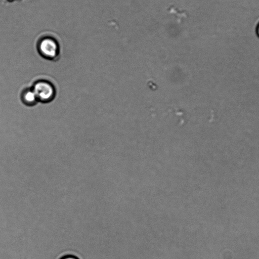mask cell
<instances>
[{
    "instance_id": "obj_1",
    "label": "cell",
    "mask_w": 259,
    "mask_h": 259,
    "mask_svg": "<svg viewBox=\"0 0 259 259\" xmlns=\"http://www.w3.org/2000/svg\"><path fill=\"white\" fill-rule=\"evenodd\" d=\"M38 101L48 103L52 101L55 96L54 85L49 81L40 80L35 82L32 88Z\"/></svg>"
},
{
    "instance_id": "obj_2",
    "label": "cell",
    "mask_w": 259,
    "mask_h": 259,
    "mask_svg": "<svg viewBox=\"0 0 259 259\" xmlns=\"http://www.w3.org/2000/svg\"><path fill=\"white\" fill-rule=\"evenodd\" d=\"M39 51L44 57L53 59L56 57L58 54V46L53 40L46 38L40 42Z\"/></svg>"
},
{
    "instance_id": "obj_3",
    "label": "cell",
    "mask_w": 259,
    "mask_h": 259,
    "mask_svg": "<svg viewBox=\"0 0 259 259\" xmlns=\"http://www.w3.org/2000/svg\"><path fill=\"white\" fill-rule=\"evenodd\" d=\"M21 98L22 102L27 106H33L38 101L32 89L24 90L21 94Z\"/></svg>"
},
{
    "instance_id": "obj_4",
    "label": "cell",
    "mask_w": 259,
    "mask_h": 259,
    "mask_svg": "<svg viewBox=\"0 0 259 259\" xmlns=\"http://www.w3.org/2000/svg\"><path fill=\"white\" fill-rule=\"evenodd\" d=\"M60 259H79V257H78L76 256H75L72 254H67L65 255L64 256H63Z\"/></svg>"
},
{
    "instance_id": "obj_5",
    "label": "cell",
    "mask_w": 259,
    "mask_h": 259,
    "mask_svg": "<svg viewBox=\"0 0 259 259\" xmlns=\"http://www.w3.org/2000/svg\"><path fill=\"white\" fill-rule=\"evenodd\" d=\"M256 32L257 33V35L259 37V24L257 25V28H256Z\"/></svg>"
}]
</instances>
